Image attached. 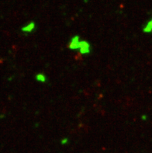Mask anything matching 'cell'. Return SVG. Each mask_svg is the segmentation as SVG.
I'll list each match as a JSON object with an SVG mask.
<instances>
[{
	"label": "cell",
	"instance_id": "5b68a950",
	"mask_svg": "<svg viewBox=\"0 0 152 153\" xmlns=\"http://www.w3.org/2000/svg\"><path fill=\"white\" fill-rule=\"evenodd\" d=\"M36 79L37 81H38L39 82H41V83H44V82L47 81V78L46 76L43 74V73H38L36 75Z\"/></svg>",
	"mask_w": 152,
	"mask_h": 153
},
{
	"label": "cell",
	"instance_id": "7a4b0ae2",
	"mask_svg": "<svg viewBox=\"0 0 152 153\" xmlns=\"http://www.w3.org/2000/svg\"><path fill=\"white\" fill-rule=\"evenodd\" d=\"M80 37L78 35H75L74 36L72 39H71V41H70L69 43V48L71 50H78V47H79V44H80Z\"/></svg>",
	"mask_w": 152,
	"mask_h": 153
},
{
	"label": "cell",
	"instance_id": "3957f363",
	"mask_svg": "<svg viewBox=\"0 0 152 153\" xmlns=\"http://www.w3.org/2000/svg\"><path fill=\"white\" fill-rule=\"evenodd\" d=\"M35 27H36V24H35V23L34 22H30V23H29L28 24H26V26L24 27H23L22 29H21V31L23 32V33H31L34 29Z\"/></svg>",
	"mask_w": 152,
	"mask_h": 153
},
{
	"label": "cell",
	"instance_id": "52a82bcc",
	"mask_svg": "<svg viewBox=\"0 0 152 153\" xmlns=\"http://www.w3.org/2000/svg\"><path fill=\"white\" fill-rule=\"evenodd\" d=\"M142 119H143V120H146V119H147V116L144 115V116L142 117Z\"/></svg>",
	"mask_w": 152,
	"mask_h": 153
},
{
	"label": "cell",
	"instance_id": "8992f818",
	"mask_svg": "<svg viewBox=\"0 0 152 153\" xmlns=\"http://www.w3.org/2000/svg\"><path fill=\"white\" fill-rule=\"evenodd\" d=\"M67 142H68V138H64V139H62V141H61V143L64 145V144H66Z\"/></svg>",
	"mask_w": 152,
	"mask_h": 153
},
{
	"label": "cell",
	"instance_id": "6da1fadb",
	"mask_svg": "<svg viewBox=\"0 0 152 153\" xmlns=\"http://www.w3.org/2000/svg\"><path fill=\"white\" fill-rule=\"evenodd\" d=\"M78 51L82 55H87L90 52V44L86 40H81L79 47H78Z\"/></svg>",
	"mask_w": 152,
	"mask_h": 153
},
{
	"label": "cell",
	"instance_id": "277c9868",
	"mask_svg": "<svg viewBox=\"0 0 152 153\" xmlns=\"http://www.w3.org/2000/svg\"><path fill=\"white\" fill-rule=\"evenodd\" d=\"M143 31L146 33H152V19L151 20H149L147 23L144 29H143Z\"/></svg>",
	"mask_w": 152,
	"mask_h": 153
}]
</instances>
